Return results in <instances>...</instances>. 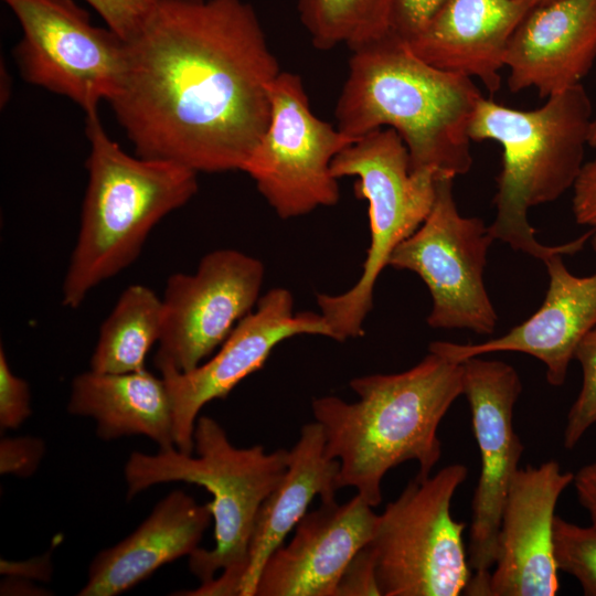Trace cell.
<instances>
[{
	"mask_svg": "<svg viewBox=\"0 0 596 596\" xmlns=\"http://www.w3.org/2000/svg\"><path fill=\"white\" fill-rule=\"evenodd\" d=\"M462 363V395L469 404L481 469L472 498L469 566L475 581L487 579L498 550L501 515L523 445L513 425L522 392L517 370L499 360L473 356Z\"/></svg>",
	"mask_w": 596,
	"mask_h": 596,
	"instance_id": "cell-14",
	"label": "cell"
},
{
	"mask_svg": "<svg viewBox=\"0 0 596 596\" xmlns=\"http://www.w3.org/2000/svg\"><path fill=\"white\" fill-rule=\"evenodd\" d=\"M67 411L96 422L97 436L113 440L142 435L159 449L175 448L172 404L167 384L148 370L99 373L89 369L71 385Z\"/></svg>",
	"mask_w": 596,
	"mask_h": 596,
	"instance_id": "cell-22",
	"label": "cell"
},
{
	"mask_svg": "<svg viewBox=\"0 0 596 596\" xmlns=\"http://www.w3.org/2000/svg\"><path fill=\"white\" fill-rule=\"evenodd\" d=\"M107 26L128 39L140 24L150 0H85Z\"/></svg>",
	"mask_w": 596,
	"mask_h": 596,
	"instance_id": "cell-29",
	"label": "cell"
},
{
	"mask_svg": "<svg viewBox=\"0 0 596 596\" xmlns=\"http://www.w3.org/2000/svg\"><path fill=\"white\" fill-rule=\"evenodd\" d=\"M211 520L207 503L199 504L183 490L171 491L132 533L93 558L77 595L115 596L132 588L161 566L191 555Z\"/></svg>",
	"mask_w": 596,
	"mask_h": 596,
	"instance_id": "cell-20",
	"label": "cell"
},
{
	"mask_svg": "<svg viewBox=\"0 0 596 596\" xmlns=\"http://www.w3.org/2000/svg\"><path fill=\"white\" fill-rule=\"evenodd\" d=\"M340 464L326 454L321 426L305 424L297 443L288 453L287 470L262 503L248 549V561L240 596H255L258 578L270 555L283 545L287 534L308 512L316 496L336 498Z\"/></svg>",
	"mask_w": 596,
	"mask_h": 596,
	"instance_id": "cell-21",
	"label": "cell"
},
{
	"mask_svg": "<svg viewBox=\"0 0 596 596\" xmlns=\"http://www.w3.org/2000/svg\"><path fill=\"white\" fill-rule=\"evenodd\" d=\"M379 514L358 493L344 503L321 500L267 560L255 596H337L356 554L373 538Z\"/></svg>",
	"mask_w": 596,
	"mask_h": 596,
	"instance_id": "cell-16",
	"label": "cell"
},
{
	"mask_svg": "<svg viewBox=\"0 0 596 596\" xmlns=\"http://www.w3.org/2000/svg\"><path fill=\"white\" fill-rule=\"evenodd\" d=\"M462 363L429 350L406 371L352 379L356 402L313 398L326 454L340 464L339 488H354L374 508L382 501L384 476L398 465L415 460L416 476H430L441 457L439 424L462 395Z\"/></svg>",
	"mask_w": 596,
	"mask_h": 596,
	"instance_id": "cell-2",
	"label": "cell"
},
{
	"mask_svg": "<svg viewBox=\"0 0 596 596\" xmlns=\"http://www.w3.org/2000/svg\"><path fill=\"white\" fill-rule=\"evenodd\" d=\"M162 326V298L145 285L128 286L100 324L91 370L99 373L145 370L146 356L159 342Z\"/></svg>",
	"mask_w": 596,
	"mask_h": 596,
	"instance_id": "cell-23",
	"label": "cell"
},
{
	"mask_svg": "<svg viewBox=\"0 0 596 596\" xmlns=\"http://www.w3.org/2000/svg\"><path fill=\"white\" fill-rule=\"evenodd\" d=\"M553 550L557 568L575 577L584 595L596 596V525L581 526L556 515Z\"/></svg>",
	"mask_w": 596,
	"mask_h": 596,
	"instance_id": "cell-25",
	"label": "cell"
},
{
	"mask_svg": "<svg viewBox=\"0 0 596 596\" xmlns=\"http://www.w3.org/2000/svg\"><path fill=\"white\" fill-rule=\"evenodd\" d=\"M302 334L332 338L320 312H295L291 292L276 287L259 298L255 309L200 365L188 372L159 368L171 398L175 448L192 455L195 423L203 406L226 397L241 381L264 366L279 343Z\"/></svg>",
	"mask_w": 596,
	"mask_h": 596,
	"instance_id": "cell-13",
	"label": "cell"
},
{
	"mask_svg": "<svg viewBox=\"0 0 596 596\" xmlns=\"http://www.w3.org/2000/svg\"><path fill=\"white\" fill-rule=\"evenodd\" d=\"M574 473L547 460L515 472L504 502L497 557L483 595L554 596L558 568L553 550L555 508Z\"/></svg>",
	"mask_w": 596,
	"mask_h": 596,
	"instance_id": "cell-15",
	"label": "cell"
},
{
	"mask_svg": "<svg viewBox=\"0 0 596 596\" xmlns=\"http://www.w3.org/2000/svg\"><path fill=\"white\" fill-rule=\"evenodd\" d=\"M596 60V0H549L533 6L504 56L512 93L542 98L582 84Z\"/></svg>",
	"mask_w": 596,
	"mask_h": 596,
	"instance_id": "cell-18",
	"label": "cell"
},
{
	"mask_svg": "<svg viewBox=\"0 0 596 596\" xmlns=\"http://www.w3.org/2000/svg\"><path fill=\"white\" fill-rule=\"evenodd\" d=\"M264 278L263 262L234 248L205 254L192 274H172L162 297L157 369L188 372L211 356L255 309Z\"/></svg>",
	"mask_w": 596,
	"mask_h": 596,
	"instance_id": "cell-12",
	"label": "cell"
},
{
	"mask_svg": "<svg viewBox=\"0 0 596 596\" xmlns=\"http://www.w3.org/2000/svg\"><path fill=\"white\" fill-rule=\"evenodd\" d=\"M543 263L549 288L543 304L530 318L485 342L434 341L428 350L457 363L493 352L525 353L545 365L549 384L563 385L578 343L596 327V270L589 276H576L560 254Z\"/></svg>",
	"mask_w": 596,
	"mask_h": 596,
	"instance_id": "cell-17",
	"label": "cell"
},
{
	"mask_svg": "<svg viewBox=\"0 0 596 596\" xmlns=\"http://www.w3.org/2000/svg\"><path fill=\"white\" fill-rule=\"evenodd\" d=\"M45 451L44 443L35 437L4 438L0 443V472L20 478L32 476Z\"/></svg>",
	"mask_w": 596,
	"mask_h": 596,
	"instance_id": "cell-28",
	"label": "cell"
},
{
	"mask_svg": "<svg viewBox=\"0 0 596 596\" xmlns=\"http://www.w3.org/2000/svg\"><path fill=\"white\" fill-rule=\"evenodd\" d=\"M592 113L582 84L549 96L531 110L483 96L478 100L468 128L470 139L493 140L502 148L493 198L497 213L488 226L494 240L544 262L555 254L574 255L592 238L594 230L564 244L544 245L528 220L531 207L553 202L573 188L584 164Z\"/></svg>",
	"mask_w": 596,
	"mask_h": 596,
	"instance_id": "cell-4",
	"label": "cell"
},
{
	"mask_svg": "<svg viewBox=\"0 0 596 596\" xmlns=\"http://www.w3.org/2000/svg\"><path fill=\"white\" fill-rule=\"evenodd\" d=\"M339 595H380L372 556L364 546L353 558L338 587Z\"/></svg>",
	"mask_w": 596,
	"mask_h": 596,
	"instance_id": "cell-32",
	"label": "cell"
},
{
	"mask_svg": "<svg viewBox=\"0 0 596 596\" xmlns=\"http://www.w3.org/2000/svg\"><path fill=\"white\" fill-rule=\"evenodd\" d=\"M446 0H394L391 30L405 41L417 35Z\"/></svg>",
	"mask_w": 596,
	"mask_h": 596,
	"instance_id": "cell-30",
	"label": "cell"
},
{
	"mask_svg": "<svg viewBox=\"0 0 596 596\" xmlns=\"http://www.w3.org/2000/svg\"><path fill=\"white\" fill-rule=\"evenodd\" d=\"M592 245H593V248L594 251L596 252V232L594 233V235L592 236Z\"/></svg>",
	"mask_w": 596,
	"mask_h": 596,
	"instance_id": "cell-36",
	"label": "cell"
},
{
	"mask_svg": "<svg viewBox=\"0 0 596 596\" xmlns=\"http://www.w3.org/2000/svg\"><path fill=\"white\" fill-rule=\"evenodd\" d=\"M88 182L77 240L62 286V304L78 308L88 294L140 255L152 228L198 192V173L164 160L128 155L86 114Z\"/></svg>",
	"mask_w": 596,
	"mask_h": 596,
	"instance_id": "cell-5",
	"label": "cell"
},
{
	"mask_svg": "<svg viewBox=\"0 0 596 596\" xmlns=\"http://www.w3.org/2000/svg\"><path fill=\"white\" fill-rule=\"evenodd\" d=\"M574 359L582 368V386L572 404L563 434V445L573 449L596 424V327L578 343Z\"/></svg>",
	"mask_w": 596,
	"mask_h": 596,
	"instance_id": "cell-26",
	"label": "cell"
},
{
	"mask_svg": "<svg viewBox=\"0 0 596 596\" xmlns=\"http://www.w3.org/2000/svg\"><path fill=\"white\" fill-rule=\"evenodd\" d=\"M193 439L196 457L177 448L155 455L134 451L124 469L127 499L166 482L205 488L213 496L206 503L215 544L210 550L199 546L189 555V568L201 586L182 595H238L257 513L284 477L289 450L235 447L223 427L207 416L198 417Z\"/></svg>",
	"mask_w": 596,
	"mask_h": 596,
	"instance_id": "cell-6",
	"label": "cell"
},
{
	"mask_svg": "<svg viewBox=\"0 0 596 596\" xmlns=\"http://www.w3.org/2000/svg\"><path fill=\"white\" fill-rule=\"evenodd\" d=\"M269 99L268 126L241 171L283 220L334 205L340 190L331 164L355 139L312 113L298 74L281 71Z\"/></svg>",
	"mask_w": 596,
	"mask_h": 596,
	"instance_id": "cell-9",
	"label": "cell"
},
{
	"mask_svg": "<svg viewBox=\"0 0 596 596\" xmlns=\"http://www.w3.org/2000/svg\"><path fill=\"white\" fill-rule=\"evenodd\" d=\"M461 464L415 477L379 514L366 545L382 596H457L471 579L462 533L451 501L466 480Z\"/></svg>",
	"mask_w": 596,
	"mask_h": 596,
	"instance_id": "cell-8",
	"label": "cell"
},
{
	"mask_svg": "<svg viewBox=\"0 0 596 596\" xmlns=\"http://www.w3.org/2000/svg\"><path fill=\"white\" fill-rule=\"evenodd\" d=\"M534 0H446L427 25L406 41L432 66L477 77L494 94L509 41Z\"/></svg>",
	"mask_w": 596,
	"mask_h": 596,
	"instance_id": "cell-19",
	"label": "cell"
},
{
	"mask_svg": "<svg viewBox=\"0 0 596 596\" xmlns=\"http://www.w3.org/2000/svg\"><path fill=\"white\" fill-rule=\"evenodd\" d=\"M331 170L338 180L355 178L354 193L368 202L370 223V245L356 283L339 295L317 296L332 339L343 342L363 336L376 280L396 246L430 212L437 174L411 171L406 145L387 127L370 131L344 148L333 159Z\"/></svg>",
	"mask_w": 596,
	"mask_h": 596,
	"instance_id": "cell-7",
	"label": "cell"
},
{
	"mask_svg": "<svg viewBox=\"0 0 596 596\" xmlns=\"http://www.w3.org/2000/svg\"><path fill=\"white\" fill-rule=\"evenodd\" d=\"M1 573L12 576L15 575L20 577L47 581L52 573L50 554L22 563H13L1 560Z\"/></svg>",
	"mask_w": 596,
	"mask_h": 596,
	"instance_id": "cell-34",
	"label": "cell"
},
{
	"mask_svg": "<svg viewBox=\"0 0 596 596\" xmlns=\"http://www.w3.org/2000/svg\"><path fill=\"white\" fill-rule=\"evenodd\" d=\"M454 178L437 175L430 212L419 227L393 251L389 266L417 274L432 297L427 323L435 329L494 332L498 315L483 273L494 238L480 217L459 213Z\"/></svg>",
	"mask_w": 596,
	"mask_h": 596,
	"instance_id": "cell-10",
	"label": "cell"
},
{
	"mask_svg": "<svg viewBox=\"0 0 596 596\" xmlns=\"http://www.w3.org/2000/svg\"><path fill=\"white\" fill-rule=\"evenodd\" d=\"M581 505L596 525V461L587 464L574 473L573 480Z\"/></svg>",
	"mask_w": 596,
	"mask_h": 596,
	"instance_id": "cell-33",
	"label": "cell"
},
{
	"mask_svg": "<svg viewBox=\"0 0 596 596\" xmlns=\"http://www.w3.org/2000/svg\"><path fill=\"white\" fill-rule=\"evenodd\" d=\"M109 102L135 155L198 174L242 170L268 126L281 72L249 3L150 0L125 39Z\"/></svg>",
	"mask_w": 596,
	"mask_h": 596,
	"instance_id": "cell-1",
	"label": "cell"
},
{
	"mask_svg": "<svg viewBox=\"0 0 596 596\" xmlns=\"http://www.w3.org/2000/svg\"><path fill=\"white\" fill-rule=\"evenodd\" d=\"M19 21L14 47L20 74L29 84L67 97L86 114L116 95L126 42L91 22L73 0H3Z\"/></svg>",
	"mask_w": 596,
	"mask_h": 596,
	"instance_id": "cell-11",
	"label": "cell"
},
{
	"mask_svg": "<svg viewBox=\"0 0 596 596\" xmlns=\"http://www.w3.org/2000/svg\"><path fill=\"white\" fill-rule=\"evenodd\" d=\"M572 189L575 221L596 232V158L583 164Z\"/></svg>",
	"mask_w": 596,
	"mask_h": 596,
	"instance_id": "cell-31",
	"label": "cell"
},
{
	"mask_svg": "<svg viewBox=\"0 0 596 596\" xmlns=\"http://www.w3.org/2000/svg\"><path fill=\"white\" fill-rule=\"evenodd\" d=\"M351 52L337 128L355 140L392 128L407 147L411 171L466 174L472 164L468 128L482 97L472 78L426 63L392 30Z\"/></svg>",
	"mask_w": 596,
	"mask_h": 596,
	"instance_id": "cell-3",
	"label": "cell"
},
{
	"mask_svg": "<svg viewBox=\"0 0 596 596\" xmlns=\"http://www.w3.org/2000/svg\"><path fill=\"white\" fill-rule=\"evenodd\" d=\"M394 0H297L299 18L312 45L350 50L391 31Z\"/></svg>",
	"mask_w": 596,
	"mask_h": 596,
	"instance_id": "cell-24",
	"label": "cell"
},
{
	"mask_svg": "<svg viewBox=\"0 0 596 596\" xmlns=\"http://www.w3.org/2000/svg\"><path fill=\"white\" fill-rule=\"evenodd\" d=\"M31 394L25 380L15 375L8 363L7 354L0 348V427L1 430L15 429L31 416Z\"/></svg>",
	"mask_w": 596,
	"mask_h": 596,
	"instance_id": "cell-27",
	"label": "cell"
},
{
	"mask_svg": "<svg viewBox=\"0 0 596 596\" xmlns=\"http://www.w3.org/2000/svg\"><path fill=\"white\" fill-rule=\"evenodd\" d=\"M536 3L549 1V0H534Z\"/></svg>",
	"mask_w": 596,
	"mask_h": 596,
	"instance_id": "cell-37",
	"label": "cell"
},
{
	"mask_svg": "<svg viewBox=\"0 0 596 596\" xmlns=\"http://www.w3.org/2000/svg\"><path fill=\"white\" fill-rule=\"evenodd\" d=\"M588 145L596 148V116L592 121Z\"/></svg>",
	"mask_w": 596,
	"mask_h": 596,
	"instance_id": "cell-35",
	"label": "cell"
}]
</instances>
